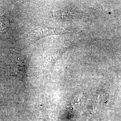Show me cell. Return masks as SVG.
Instances as JSON below:
<instances>
[{
  "label": "cell",
  "instance_id": "cell-4",
  "mask_svg": "<svg viewBox=\"0 0 121 121\" xmlns=\"http://www.w3.org/2000/svg\"><path fill=\"white\" fill-rule=\"evenodd\" d=\"M9 26V22L7 17L5 16L0 17V33L6 32Z\"/></svg>",
  "mask_w": 121,
  "mask_h": 121
},
{
  "label": "cell",
  "instance_id": "cell-3",
  "mask_svg": "<svg viewBox=\"0 0 121 121\" xmlns=\"http://www.w3.org/2000/svg\"><path fill=\"white\" fill-rule=\"evenodd\" d=\"M84 99V97L82 94L79 93L78 94L75 95L71 100V107L73 109H75L78 107L81 104H82Z\"/></svg>",
  "mask_w": 121,
  "mask_h": 121
},
{
  "label": "cell",
  "instance_id": "cell-2",
  "mask_svg": "<svg viewBox=\"0 0 121 121\" xmlns=\"http://www.w3.org/2000/svg\"><path fill=\"white\" fill-rule=\"evenodd\" d=\"M68 50V48H65L61 50H59L56 52L52 53V54L48 57L46 59V62L48 65H53L56 62L60 56H61L64 53Z\"/></svg>",
  "mask_w": 121,
  "mask_h": 121
},
{
  "label": "cell",
  "instance_id": "cell-1",
  "mask_svg": "<svg viewBox=\"0 0 121 121\" xmlns=\"http://www.w3.org/2000/svg\"><path fill=\"white\" fill-rule=\"evenodd\" d=\"M69 31L61 28L51 27L45 25H39L33 28L29 33L28 37L32 41H36L48 35L65 34Z\"/></svg>",
  "mask_w": 121,
  "mask_h": 121
}]
</instances>
